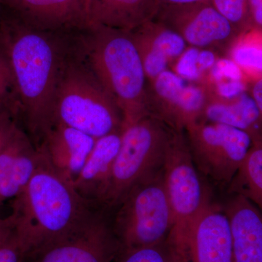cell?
<instances>
[{
    "label": "cell",
    "instance_id": "cell-1",
    "mask_svg": "<svg viewBox=\"0 0 262 262\" xmlns=\"http://www.w3.org/2000/svg\"><path fill=\"white\" fill-rule=\"evenodd\" d=\"M1 12L0 44L14 76L18 125L39 149L56 124L57 92L79 30H39Z\"/></svg>",
    "mask_w": 262,
    "mask_h": 262
},
{
    "label": "cell",
    "instance_id": "cell-2",
    "mask_svg": "<svg viewBox=\"0 0 262 262\" xmlns=\"http://www.w3.org/2000/svg\"><path fill=\"white\" fill-rule=\"evenodd\" d=\"M10 201L9 217L24 253L68 233L99 210L88 204L44 155L23 192Z\"/></svg>",
    "mask_w": 262,
    "mask_h": 262
},
{
    "label": "cell",
    "instance_id": "cell-3",
    "mask_svg": "<svg viewBox=\"0 0 262 262\" xmlns=\"http://www.w3.org/2000/svg\"><path fill=\"white\" fill-rule=\"evenodd\" d=\"M78 46L98 80L121 110L124 127L149 115L147 79L130 32L89 25L78 32Z\"/></svg>",
    "mask_w": 262,
    "mask_h": 262
},
{
    "label": "cell",
    "instance_id": "cell-4",
    "mask_svg": "<svg viewBox=\"0 0 262 262\" xmlns=\"http://www.w3.org/2000/svg\"><path fill=\"white\" fill-rule=\"evenodd\" d=\"M78 32L57 92L55 118L98 139L123 130L124 117L84 60Z\"/></svg>",
    "mask_w": 262,
    "mask_h": 262
},
{
    "label": "cell",
    "instance_id": "cell-5",
    "mask_svg": "<svg viewBox=\"0 0 262 262\" xmlns=\"http://www.w3.org/2000/svg\"><path fill=\"white\" fill-rule=\"evenodd\" d=\"M122 252L165 242L173 227L163 169L134 186L110 212Z\"/></svg>",
    "mask_w": 262,
    "mask_h": 262
},
{
    "label": "cell",
    "instance_id": "cell-6",
    "mask_svg": "<svg viewBox=\"0 0 262 262\" xmlns=\"http://www.w3.org/2000/svg\"><path fill=\"white\" fill-rule=\"evenodd\" d=\"M174 131L151 115L123 127L103 210L113 211L134 186L163 170Z\"/></svg>",
    "mask_w": 262,
    "mask_h": 262
},
{
    "label": "cell",
    "instance_id": "cell-7",
    "mask_svg": "<svg viewBox=\"0 0 262 262\" xmlns=\"http://www.w3.org/2000/svg\"><path fill=\"white\" fill-rule=\"evenodd\" d=\"M163 177L173 216V227L165 243L171 249L187 239L196 219L211 203L209 192L193 161L184 130L174 131L164 164Z\"/></svg>",
    "mask_w": 262,
    "mask_h": 262
},
{
    "label": "cell",
    "instance_id": "cell-8",
    "mask_svg": "<svg viewBox=\"0 0 262 262\" xmlns=\"http://www.w3.org/2000/svg\"><path fill=\"white\" fill-rule=\"evenodd\" d=\"M184 132L198 171L216 184L229 185L252 146L251 136L205 120L191 124Z\"/></svg>",
    "mask_w": 262,
    "mask_h": 262
},
{
    "label": "cell",
    "instance_id": "cell-9",
    "mask_svg": "<svg viewBox=\"0 0 262 262\" xmlns=\"http://www.w3.org/2000/svg\"><path fill=\"white\" fill-rule=\"evenodd\" d=\"M121 253L110 213L100 209L64 235L26 251L21 262H116Z\"/></svg>",
    "mask_w": 262,
    "mask_h": 262
},
{
    "label": "cell",
    "instance_id": "cell-10",
    "mask_svg": "<svg viewBox=\"0 0 262 262\" xmlns=\"http://www.w3.org/2000/svg\"><path fill=\"white\" fill-rule=\"evenodd\" d=\"M185 81L175 72L166 70L147 83L149 115L175 130H184L201 120L209 101L204 90L187 84Z\"/></svg>",
    "mask_w": 262,
    "mask_h": 262
},
{
    "label": "cell",
    "instance_id": "cell-11",
    "mask_svg": "<svg viewBox=\"0 0 262 262\" xmlns=\"http://www.w3.org/2000/svg\"><path fill=\"white\" fill-rule=\"evenodd\" d=\"M168 249L172 262H234L230 225L224 208L208 205L187 239Z\"/></svg>",
    "mask_w": 262,
    "mask_h": 262
},
{
    "label": "cell",
    "instance_id": "cell-12",
    "mask_svg": "<svg viewBox=\"0 0 262 262\" xmlns=\"http://www.w3.org/2000/svg\"><path fill=\"white\" fill-rule=\"evenodd\" d=\"M155 18L179 33L191 47L199 49L225 44L232 46L241 34L210 1L160 10Z\"/></svg>",
    "mask_w": 262,
    "mask_h": 262
},
{
    "label": "cell",
    "instance_id": "cell-13",
    "mask_svg": "<svg viewBox=\"0 0 262 262\" xmlns=\"http://www.w3.org/2000/svg\"><path fill=\"white\" fill-rule=\"evenodd\" d=\"M0 9L39 30L68 32L89 26L88 0H0Z\"/></svg>",
    "mask_w": 262,
    "mask_h": 262
},
{
    "label": "cell",
    "instance_id": "cell-14",
    "mask_svg": "<svg viewBox=\"0 0 262 262\" xmlns=\"http://www.w3.org/2000/svg\"><path fill=\"white\" fill-rule=\"evenodd\" d=\"M42 160V152L17 125L0 149V206L23 192Z\"/></svg>",
    "mask_w": 262,
    "mask_h": 262
},
{
    "label": "cell",
    "instance_id": "cell-15",
    "mask_svg": "<svg viewBox=\"0 0 262 262\" xmlns=\"http://www.w3.org/2000/svg\"><path fill=\"white\" fill-rule=\"evenodd\" d=\"M96 139L63 124H55L39 150L52 168L71 184L77 179Z\"/></svg>",
    "mask_w": 262,
    "mask_h": 262
},
{
    "label": "cell",
    "instance_id": "cell-16",
    "mask_svg": "<svg viewBox=\"0 0 262 262\" xmlns=\"http://www.w3.org/2000/svg\"><path fill=\"white\" fill-rule=\"evenodd\" d=\"M122 134V130L119 131L96 139L82 171L72 184L79 195L96 209H102L121 146Z\"/></svg>",
    "mask_w": 262,
    "mask_h": 262
},
{
    "label": "cell",
    "instance_id": "cell-17",
    "mask_svg": "<svg viewBox=\"0 0 262 262\" xmlns=\"http://www.w3.org/2000/svg\"><path fill=\"white\" fill-rule=\"evenodd\" d=\"M145 71L147 82L166 70L168 62L179 58L187 49L184 38L157 18L132 31Z\"/></svg>",
    "mask_w": 262,
    "mask_h": 262
},
{
    "label": "cell",
    "instance_id": "cell-18",
    "mask_svg": "<svg viewBox=\"0 0 262 262\" xmlns=\"http://www.w3.org/2000/svg\"><path fill=\"white\" fill-rule=\"evenodd\" d=\"M223 208L230 225L234 262H262V212L239 194Z\"/></svg>",
    "mask_w": 262,
    "mask_h": 262
},
{
    "label": "cell",
    "instance_id": "cell-19",
    "mask_svg": "<svg viewBox=\"0 0 262 262\" xmlns=\"http://www.w3.org/2000/svg\"><path fill=\"white\" fill-rule=\"evenodd\" d=\"M158 10V0H88L89 25L128 32L154 19Z\"/></svg>",
    "mask_w": 262,
    "mask_h": 262
},
{
    "label": "cell",
    "instance_id": "cell-20",
    "mask_svg": "<svg viewBox=\"0 0 262 262\" xmlns=\"http://www.w3.org/2000/svg\"><path fill=\"white\" fill-rule=\"evenodd\" d=\"M204 119L246 131L252 138L262 134L261 117L248 91L230 101H208L201 120Z\"/></svg>",
    "mask_w": 262,
    "mask_h": 262
},
{
    "label": "cell",
    "instance_id": "cell-21",
    "mask_svg": "<svg viewBox=\"0 0 262 262\" xmlns=\"http://www.w3.org/2000/svg\"><path fill=\"white\" fill-rule=\"evenodd\" d=\"M252 139V146L229 187L233 194L244 196L262 212V134Z\"/></svg>",
    "mask_w": 262,
    "mask_h": 262
},
{
    "label": "cell",
    "instance_id": "cell-22",
    "mask_svg": "<svg viewBox=\"0 0 262 262\" xmlns=\"http://www.w3.org/2000/svg\"><path fill=\"white\" fill-rule=\"evenodd\" d=\"M231 59L244 75L256 80L262 77V29L252 27L239 34L229 52Z\"/></svg>",
    "mask_w": 262,
    "mask_h": 262
},
{
    "label": "cell",
    "instance_id": "cell-23",
    "mask_svg": "<svg viewBox=\"0 0 262 262\" xmlns=\"http://www.w3.org/2000/svg\"><path fill=\"white\" fill-rule=\"evenodd\" d=\"M19 101L9 60L0 44V118L11 117L18 124Z\"/></svg>",
    "mask_w": 262,
    "mask_h": 262
},
{
    "label": "cell",
    "instance_id": "cell-24",
    "mask_svg": "<svg viewBox=\"0 0 262 262\" xmlns=\"http://www.w3.org/2000/svg\"><path fill=\"white\" fill-rule=\"evenodd\" d=\"M215 9L239 32L252 28L248 0H210Z\"/></svg>",
    "mask_w": 262,
    "mask_h": 262
},
{
    "label": "cell",
    "instance_id": "cell-25",
    "mask_svg": "<svg viewBox=\"0 0 262 262\" xmlns=\"http://www.w3.org/2000/svg\"><path fill=\"white\" fill-rule=\"evenodd\" d=\"M116 262H172L165 242L156 246L124 251Z\"/></svg>",
    "mask_w": 262,
    "mask_h": 262
},
{
    "label": "cell",
    "instance_id": "cell-26",
    "mask_svg": "<svg viewBox=\"0 0 262 262\" xmlns=\"http://www.w3.org/2000/svg\"><path fill=\"white\" fill-rule=\"evenodd\" d=\"M199 48L190 47L179 57L175 66L176 74L186 81L199 80L202 74L198 67Z\"/></svg>",
    "mask_w": 262,
    "mask_h": 262
},
{
    "label": "cell",
    "instance_id": "cell-27",
    "mask_svg": "<svg viewBox=\"0 0 262 262\" xmlns=\"http://www.w3.org/2000/svg\"><path fill=\"white\" fill-rule=\"evenodd\" d=\"M209 72L214 83L222 81L244 80V72L231 58L217 59Z\"/></svg>",
    "mask_w": 262,
    "mask_h": 262
},
{
    "label": "cell",
    "instance_id": "cell-28",
    "mask_svg": "<svg viewBox=\"0 0 262 262\" xmlns=\"http://www.w3.org/2000/svg\"><path fill=\"white\" fill-rule=\"evenodd\" d=\"M24 248L15 230L3 246H0V262H21Z\"/></svg>",
    "mask_w": 262,
    "mask_h": 262
},
{
    "label": "cell",
    "instance_id": "cell-29",
    "mask_svg": "<svg viewBox=\"0 0 262 262\" xmlns=\"http://www.w3.org/2000/svg\"><path fill=\"white\" fill-rule=\"evenodd\" d=\"M215 91L222 101H230L248 91V86L244 80H229L215 83Z\"/></svg>",
    "mask_w": 262,
    "mask_h": 262
},
{
    "label": "cell",
    "instance_id": "cell-30",
    "mask_svg": "<svg viewBox=\"0 0 262 262\" xmlns=\"http://www.w3.org/2000/svg\"><path fill=\"white\" fill-rule=\"evenodd\" d=\"M217 61L216 56L210 49L200 50L198 56V67L201 73L210 71Z\"/></svg>",
    "mask_w": 262,
    "mask_h": 262
},
{
    "label": "cell",
    "instance_id": "cell-31",
    "mask_svg": "<svg viewBox=\"0 0 262 262\" xmlns=\"http://www.w3.org/2000/svg\"><path fill=\"white\" fill-rule=\"evenodd\" d=\"M253 27L262 29V0H248Z\"/></svg>",
    "mask_w": 262,
    "mask_h": 262
},
{
    "label": "cell",
    "instance_id": "cell-32",
    "mask_svg": "<svg viewBox=\"0 0 262 262\" xmlns=\"http://www.w3.org/2000/svg\"><path fill=\"white\" fill-rule=\"evenodd\" d=\"M18 125L11 117L0 118V149Z\"/></svg>",
    "mask_w": 262,
    "mask_h": 262
},
{
    "label": "cell",
    "instance_id": "cell-33",
    "mask_svg": "<svg viewBox=\"0 0 262 262\" xmlns=\"http://www.w3.org/2000/svg\"><path fill=\"white\" fill-rule=\"evenodd\" d=\"M248 91L254 100L262 119V77L253 80L251 86L248 87Z\"/></svg>",
    "mask_w": 262,
    "mask_h": 262
},
{
    "label": "cell",
    "instance_id": "cell-34",
    "mask_svg": "<svg viewBox=\"0 0 262 262\" xmlns=\"http://www.w3.org/2000/svg\"><path fill=\"white\" fill-rule=\"evenodd\" d=\"M210 0H158L159 10L166 9V8L189 6V5L200 4V3H207Z\"/></svg>",
    "mask_w": 262,
    "mask_h": 262
},
{
    "label": "cell",
    "instance_id": "cell-35",
    "mask_svg": "<svg viewBox=\"0 0 262 262\" xmlns=\"http://www.w3.org/2000/svg\"><path fill=\"white\" fill-rule=\"evenodd\" d=\"M14 232V226L9 216L0 218V246L8 241Z\"/></svg>",
    "mask_w": 262,
    "mask_h": 262
},
{
    "label": "cell",
    "instance_id": "cell-36",
    "mask_svg": "<svg viewBox=\"0 0 262 262\" xmlns=\"http://www.w3.org/2000/svg\"><path fill=\"white\" fill-rule=\"evenodd\" d=\"M1 15H2V12H1V9H0V20H1Z\"/></svg>",
    "mask_w": 262,
    "mask_h": 262
}]
</instances>
